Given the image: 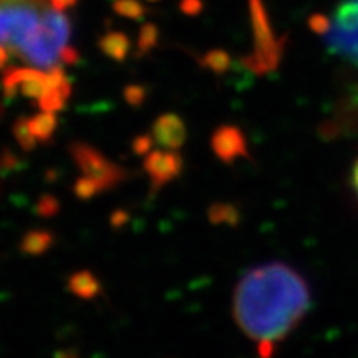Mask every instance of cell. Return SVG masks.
<instances>
[{
    "instance_id": "603a6c76",
    "label": "cell",
    "mask_w": 358,
    "mask_h": 358,
    "mask_svg": "<svg viewBox=\"0 0 358 358\" xmlns=\"http://www.w3.org/2000/svg\"><path fill=\"white\" fill-rule=\"evenodd\" d=\"M153 136L151 134H140L133 140V151L138 156H146L151 151V146H153Z\"/></svg>"
},
{
    "instance_id": "ffe728a7",
    "label": "cell",
    "mask_w": 358,
    "mask_h": 358,
    "mask_svg": "<svg viewBox=\"0 0 358 358\" xmlns=\"http://www.w3.org/2000/svg\"><path fill=\"white\" fill-rule=\"evenodd\" d=\"M73 192L78 199L82 201H88L96 198L98 194H101V187L93 181L92 178L88 176H80L73 185Z\"/></svg>"
},
{
    "instance_id": "4316f807",
    "label": "cell",
    "mask_w": 358,
    "mask_h": 358,
    "mask_svg": "<svg viewBox=\"0 0 358 358\" xmlns=\"http://www.w3.org/2000/svg\"><path fill=\"white\" fill-rule=\"evenodd\" d=\"M78 0H50V6L55 8V10L60 12H66L69 8L77 6Z\"/></svg>"
},
{
    "instance_id": "e0dca14e",
    "label": "cell",
    "mask_w": 358,
    "mask_h": 358,
    "mask_svg": "<svg viewBox=\"0 0 358 358\" xmlns=\"http://www.w3.org/2000/svg\"><path fill=\"white\" fill-rule=\"evenodd\" d=\"M12 133H13V138H15V141L19 143V146L22 150L27 151H34L35 146H37V138H35V134L32 131V128H30V120L25 118V116H20V118L15 120V123H13L12 127Z\"/></svg>"
},
{
    "instance_id": "cb8c5ba5",
    "label": "cell",
    "mask_w": 358,
    "mask_h": 358,
    "mask_svg": "<svg viewBox=\"0 0 358 358\" xmlns=\"http://www.w3.org/2000/svg\"><path fill=\"white\" fill-rule=\"evenodd\" d=\"M204 3L203 0H181L179 2V10H181L185 15L189 17H196L203 12Z\"/></svg>"
},
{
    "instance_id": "277c9868",
    "label": "cell",
    "mask_w": 358,
    "mask_h": 358,
    "mask_svg": "<svg viewBox=\"0 0 358 358\" xmlns=\"http://www.w3.org/2000/svg\"><path fill=\"white\" fill-rule=\"evenodd\" d=\"M324 32L330 50L358 65V0H342Z\"/></svg>"
},
{
    "instance_id": "ba28073f",
    "label": "cell",
    "mask_w": 358,
    "mask_h": 358,
    "mask_svg": "<svg viewBox=\"0 0 358 358\" xmlns=\"http://www.w3.org/2000/svg\"><path fill=\"white\" fill-rule=\"evenodd\" d=\"M213 153L224 164H232L239 158H249L248 140L243 129L236 124H221L213 131L211 136Z\"/></svg>"
},
{
    "instance_id": "7402d4cb",
    "label": "cell",
    "mask_w": 358,
    "mask_h": 358,
    "mask_svg": "<svg viewBox=\"0 0 358 358\" xmlns=\"http://www.w3.org/2000/svg\"><path fill=\"white\" fill-rule=\"evenodd\" d=\"M123 96H124V101H127L129 106L138 108V106H141L143 103L146 101V96H148L146 87H143V85H138V83L128 85V87H124L123 90Z\"/></svg>"
},
{
    "instance_id": "7c38bea8",
    "label": "cell",
    "mask_w": 358,
    "mask_h": 358,
    "mask_svg": "<svg viewBox=\"0 0 358 358\" xmlns=\"http://www.w3.org/2000/svg\"><path fill=\"white\" fill-rule=\"evenodd\" d=\"M55 243V236L47 229H32L22 237L20 252L25 256L38 257L43 256Z\"/></svg>"
},
{
    "instance_id": "4fadbf2b",
    "label": "cell",
    "mask_w": 358,
    "mask_h": 358,
    "mask_svg": "<svg viewBox=\"0 0 358 358\" xmlns=\"http://www.w3.org/2000/svg\"><path fill=\"white\" fill-rule=\"evenodd\" d=\"M30 120V128L37 138L38 143L42 145H48L53 140V134L57 131L58 127V118L57 113H52V111H42L40 113L34 115Z\"/></svg>"
},
{
    "instance_id": "2e32d148",
    "label": "cell",
    "mask_w": 358,
    "mask_h": 358,
    "mask_svg": "<svg viewBox=\"0 0 358 358\" xmlns=\"http://www.w3.org/2000/svg\"><path fill=\"white\" fill-rule=\"evenodd\" d=\"M199 65L203 66L204 70L213 71L214 75H224L226 71L231 70L232 58L226 50L214 48V50L206 52L204 55L199 58Z\"/></svg>"
},
{
    "instance_id": "7a4b0ae2",
    "label": "cell",
    "mask_w": 358,
    "mask_h": 358,
    "mask_svg": "<svg viewBox=\"0 0 358 358\" xmlns=\"http://www.w3.org/2000/svg\"><path fill=\"white\" fill-rule=\"evenodd\" d=\"M71 37V20L47 0H0V45L38 70L60 64Z\"/></svg>"
},
{
    "instance_id": "52a82bcc",
    "label": "cell",
    "mask_w": 358,
    "mask_h": 358,
    "mask_svg": "<svg viewBox=\"0 0 358 358\" xmlns=\"http://www.w3.org/2000/svg\"><path fill=\"white\" fill-rule=\"evenodd\" d=\"M143 168L151 181V192H159L164 186L181 176L185 159L179 151L155 150L150 151L143 161Z\"/></svg>"
},
{
    "instance_id": "f1b7e54d",
    "label": "cell",
    "mask_w": 358,
    "mask_h": 358,
    "mask_svg": "<svg viewBox=\"0 0 358 358\" xmlns=\"http://www.w3.org/2000/svg\"><path fill=\"white\" fill-rule=\"evenodd\" d=\"M350 182H352L353 191H355V194H357V198H358V158L355 159V163H353L352 174H350Z\"/></svg>"
},
{
    "instance_id": "f546056e",
    "label": "cell",
    "mask_w": 358,
    "mask_h": 358,
    "mask_svg": "<svg viewBox=\"0 0 358 358\" xmlns=\"http://www.w3.org/2000/svg\"><path fill=\"white\" fill-rule=\"evenodd\" d=\"M53 358H80L75 350H58Z\"/></svg>"
},
{
    "instance_id": "44dd1931",
    "label": "cell",
    "mask_w": 358,
    "mask_h": 358,
    "mask_svg": "<svg viewBox=\"0 0 358 358\" xmlns=\"http://www.w3.org/2000/svg\"><path fill=\"white\" fill-rule=\"evenodd\" d=\"M35 213H37L38 216L43 219L57 216V214L60 213V201H58L55 196H52V194L40 196L37 204H35Z\"/></svg>"
},
{
    "instance_id": "8fae6325",
    "label": "cell",
    "mask_w": 358,
    "mask_h": 358,
    "mask_svg": "<svg viewBox=\"0 0 358 358\" xmlns=\"http://www.w3.org/2000/svg\"><path fill=\"white\" fill-rule=\"evenodd\" d=\"M98 48L111 60L124 62L131 53V38L120 30H111L98 40Z\"/></svg>"
},
{
    "instance_id": "8992f818",
    "label": "cell",
    "mask_w": 358,
    "mask_h": 358,
    "mask_svg": "<svg viewBox=\"0 0 358 358\" xmlns=\"http://www.w3.org/2000/svg\"><path fill=\"white\" fill-rule=\"evenodd\" d=\"M47 71L34 66H10L3 70L2 92L3 96L15 98L22 95L37 101L47 92Z\"/></svg>"
},
{
    "instance_id": "6da1fadb",
    "label": "cell",
    "mask_w": 358,
    "mask_h": 358,
    "mask_svg": "<svg viewBox=\"0 0 358 358\" xmlns=\"http://www.w3.org/2000/svg\"><path fill=\"white\" fill-rule=\"evenodd\" d=\"M312 292L301 272L284 262H267L245 272L232 297V315L262 358L306 319Z\"/></svg>"
},
{
    "instance_id": "3957f363",
    "label": "cell",
    "mask_w": 358,
    "mask_h": 358,
    "mask_svg": "<svg viewBox=\"0 0 358 358\" xmlns=\"http://www.w3.org/2000/svg\"><path fill=\"white\" fill-rule=\"evenodd\" d=\"M69 153L75 166L83 173V176L92 178L103 192L115 189L129 178V171L110 158H106L100 150L85 141H73L69 146Z\"/></svg>"
},
{
    "instance_id": "484cf974",
    "label": "cell",
    "mask_w": 358,
    "mask_h": 358,
    "mask_svg": "<svg viewBox=\"0 0 358 358\" xmlns=\"http://www.w3.org/2000/svg\"><path fill=\"white\" fill-rule=\"evenodd\" d=\"M128 221H129V216L127 211H115L113 216L110 217V222H111V226H113V229L123 227Z\"/></svg>"
},
{
    "instance_id": "9c48e42d",
    "label": "cell",
    "mask_w": 358,
    "mask_h": 358,
    "mask_svg": "<svg viewBox=\"0 0 358 358\" xmlns=\"http://www.w3.org/2000/svg\"><path fill=\"white\" fill-rule=\"evenodd\" d=\"M153 141L163 150L179 151L187 140V128L185 120L176 113L159 115L151 127Z\"/></svg>"
},
{
    "instance_id": "d6986e66",
    "label": "cell",
    "mask_w": 358,
    "mask_h": 358,
    "mask_svg": "<svg viewBox=\"0 0 358 358\" xmlns=\"http://www.w3.org/2000/svg\"><path fill=\"white\" fill-rule=\"evenodd\" d=\"M111 7L115 13L129 20H143L146 17V7L140 0H113Z\"/></svg>"
},
{
    "instance_id": "4dcf8cb0",
    "label": "cell",
    "mask_w": 358,
    "mask_h": 358,
    "mask_svg": "<svg viewBox=\"0 0 358 358\" xmlns=\"http://www.w3.org/2000/svg\"><path fill=\"white\" fill-rule=\"evenodd\" d=\"M150 2H156V0H150Z\"/></svg>"
},
{
    "instance_id": "5b68a950",
    "label": "cell",
    "mask_w": 358,
    "mask_h": 358,
    "mask_svg": "<svg viewBox=\"0 0 358 358\" xmlns=\"http://www.w3.org/2000/svg\"><path fill=\"white\" fill-rule=\"evenodd\" d=\"M250 20H252L254 38H256V48L252 55L245 57L243 60L244 66L256 73H266V71L275 69L279 64V43L272 34L268 25L266 10L261 0H249Z\"/></svg>"
},
{
    "instance_id": "d4e9b609",
    "label": "cell",
    "mask_w": 358,
    "mask_h": 358,
    "mask_svg": "<svg viewBox=\"0 0 358 358\" xmlns=\"http://www.w3.org/2000/svg\"><path fill=\"white\" fill-rule=\"evenodd\" d=\"M60 62L66 66L70 65H77L80 62V53L75 47H71V45H66V47L62 50V55H60Z\"/></svg>"
},
{
    "instance_id": "9a60e30c",
    "label": "cell",
    "mask_w": 358,
    "mask_h": 358,
    "mask_svg": "<svg viewBox=\"0 0 358 358\" xmlns=\"http://www.w3.org/2000/svg\"><path fill=\"white\" fill-rule=\"evenodd\" d=\"M71 96V85L64 88H47V92L37 100V106L42 111L58 113L66 106Z\"/></svg>"
},
{
    "instance_id": "30bf717a",
    "label": "cell",
    "mask_w": 358,
    "mask_h": 358,
    "mask_svg": "<svg viewBox=\"0 0 358 358\" xmlns=\"http://www.w3.org/2000/svg\"><path fill=\"white\" fill-rule=\"evenodd\" d=\"M66 289L70 290L75 297L83 299V301H93L101 294V282L98 277L90 271H77L73 272L66 280Z\"/></svg>"
},
{
    "instance_id": "5bb4252c",
    "label": "cell",
    "mask_w": 358,
    "mask_h": 358,
    "mask_svg": "<svg viewBox=\"0 0 358 358\" xmlns=\"http://www.w3.org/2000/svg\"><path fill=\"white\" fill-rule=\"evenodd\" d=\"M208 219L213 226L236 227L241 221L239 209L231 203H213L208 208Z\"/></svg>"
},
{
    "instance_id": "83f0119b",
    "label": "cell",
    "mask_w": 358,
    "mask_h": 358,
    "mask_svg": "<svg viewBox=\"0 0 358 358\" xmlns=\"http://www.w3.org/2000/svg\"><path fill=\"white\" fill-rule=\"evenodd\" d=\"M10 58H12V55H10V53H8L7 48L0 45V71L7 69L8 62H10Z\"/></svg>"
},
{
    "instance_id": "ac0fdd59",
    "label": "cell",
    "mask_w": 358,
    "mask_h": 358,
    "mask_svg": "<svg viewBox=\"0 0 358 358\" xmlns=\"http://www.w3.org/2000/svg\"><path fill=\"white\" fill-rule=\"evenodd\" d=\"M159 42V29L155 24H145L140 29L138 34V43H136V53L138 57H145L153 48L158 47Z\"/></svg>"
}]
</instances>
